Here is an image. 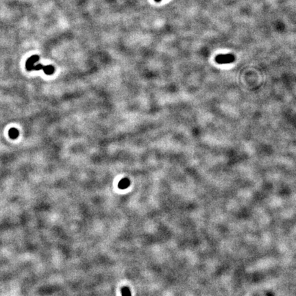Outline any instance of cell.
I'll return each instance as SVG.
<instances>
[{"label":"cell","instance_id":"cell-1","mask_svg":"<svg viewBox=\"0 0 296 296\" xmlns=\"http://www.w3.org/2000/svg\"><path fill=\"white\" fill-rule=\"evenodd\" d=\"M235 60V57L233 54H219L215 57V61L218 64H229L233 63Z\"/></svg>","mask_w":296,"mask_h":296},{"label":"cell","instance_id":"cell-2","mask_svg":"<svg viewBox=\"0 0 296 296\" xmlns=\"http://www.w3.org/2000/svg\"><path fill=\"white\" fill-rule=\"evenodd\" d=\"M39 56L38 55H34L27 60L26 62H25V68L28 71H32L34 67H35V64L39 61Z\"/></svg>","mask_w":296,"mask_h":296},{"label":"cell","instance_id":"cell-3","mask_svg":"<svg viewBox=\"0 0 296 296\" xmlns=\"http://www.w3.org/2000/svg\"><path fill=\"white\" fill-rule=\"evenodd\" d=\"M130 184V180L128 178H123L122 180L119 182L118 184V187L121 189H125L126 188H128Z\"/></svg>","mask_w":296,"mask_h":296},{"label":"cell","instance_id":"cell-4","mask_svg":"<svg viewBox=\"0 0 296 296\" xmlns=\"http://www.w3.org/2000/svg\"><path fill=\"white\" fill-rule=\"evenodd\" d=\"M19 134V132L17 128H12L9 130L8 131V136L10 139H16L18 138Z\"/></svg>","mask_w":296,"mask_h":296},{"label":"cell","instance_id":"cell-5","mask_svg":"<svg viewBox=\"0 0 296 296\" xmlns=\"http://www.w3.org/2000/svg\"><path fill=\"white\" fill-rule=\"evenodd\" d=\"M42 69L46 75H52L54 73V71H55V69L52 65L43 66Z\"/></svg>","mask_w":296,"mask_h":296},{"label":"cell","instance_id":"cell-6","mask_svg":"<svg viewBox=\"0 0 296 296\" xmlns=\"http://www.w3.org/2000/svg\"><path fill=\"white\" fill-rule=\"evenodd\" d=\"M121 293L122 296H131L130 290L128 287H123L121 289Z\"/></svg>","mask_w":296,"mask_h":296},{"label":"cell","instance_id":"cell-7","mask_svg":"<svg viewBox=\"0 0 296 296\" xmlns=\"http://www.w3.org/2000/svg\"><path fill=\"white\" fill-rule=\"evenodd\" d=\"M43 67V64H36V65H35V67H34V68H33V70H35V71H38V70L42 69Z\"/></svg>","mask_w":296,"mask_h":296},{"label":"cell","instance_id":"cell-8","mask_svg":"<svg viewBox=\"0 0 296 296\" xmlns=\"http://www.w3.org/2000/svg\"><path fill=\"white\" fill-rule=\"evenodd\" d=\"M161 1V0H155V2H159Z\"/></svg>","mask_w":296,"mask_h":296}]
</instances>
